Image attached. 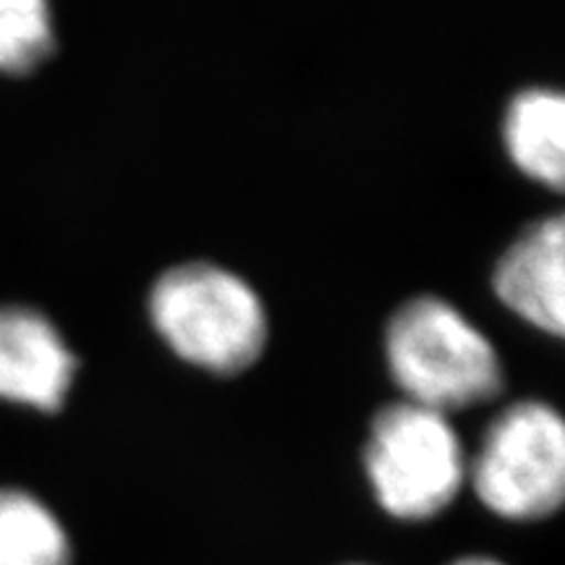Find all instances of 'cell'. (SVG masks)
<instances>
[{
	"instance_id": "obj_8",
	"label": "cell",
	"mask_w": 565,
	"mask_h": 565,
	"mask_svg": "<svg viewBox=\"0 0 565 565\" xmlns=\"http://www.w3.org/2000/svg\"><path fill=\"white\" fill-rule=\"evenodd\" d=\"M0 565H74L58 515L19 487H0Z\"/></svg>"
},
{
	"instance_id": "obj_10",
	"label": "cell",
	"mask_w": 565,
	"mask_h": 565,
	"mask_svg": "<svg viewBox=\"0 0 565 565\" xmlns=\"http://www.w3.org/2000/svg\"><path fill=\"white\" fill-rule=\"evenodd\" d=\"M448 565H505V563L498 561V557H490V555H463Z\"/></svg>"
},
{
	"instance_id": "obj_1",
	"label": "cell",
	"mask_w": 565,
	"mask_h": 565,
	"mask_svg": "<svg viewBox=\"0 0 565 565\" xmlns=\"http://www.w3.org/2000/svg\"><path fill=\"white\" fill-rule=\"evenodd\" d=\"M385 359L404 401L445 416L492 401L505 383L490 338L437 296H416L395 309Z\"/></svg>"
},
{
	"instance_id": "obj_3",
	"label": "cell",
	"mask_w": 565,
	"mask_h": 565,
	"mask_svg": "<svg viewBox=\"0 0 565 565\" xmlns=\"http://www.w3.org/2000/svg\"><path fill=\"white\" fill-rule=\"evenodd\" d=\"M466 469L461 437L445 414L398 401L372 419L364 471L380 508L393 519L440 515L466 484Z\"/></svg>"
},
{
	"instance_id": "obj_9",
	"label": "cell",
	"mask_w": 565,
	"mask_h": 565,
	"mask_svg": "<svg viewBox=\"0 0 565 565\" xmlns=\"http://www.w3.org/2000/svg\"><path fill=\"white\" fill-rule=\"evenodd\" d=\"M53 47L51 0H0V74H30Z\"/></svg>"
},
{
	"instance_id": "obj_2",
	"label": "cell",
	"mask_w": 565,
	"mask_h": 565,
	"mask_svg": "<svg viewBox=\"0 0 565 565\" xmlns=\"http://www.w3.org/2000/svg\"><path fill=\"white\" fill-rule=\"evenodd\" d=\"M147 307L175 356L215 374L249 370L270 333L257 291L242 275L212 263H186L162 273Z\"/></svg>"
},
{
	"instance_id": "obj_11",
	"label": "cell",
	"mask_w": 565,
	"mask_h": 565,
	"mask_svg": "<svg viewBox=\"0 0 565 565\" xmlns=\"http://www.w3.org/2000/svg\"><path fill=\"white\" fill-rule=\"evenodd\" d=\"M349 565H366V563H349Z\"/></svg>"
},
{
	"instance_id": "obj_5",
	"label": "cell",
	"mask_w": 565,
	"mask_h": 565,
	"mask_svg": "<svg viewBox=\"0 0 565 565\" xmlns=\"http://www.w3.org/2000/svg\"><path fill=\"white\" fill-rule=\"evenodd\" d=\"M74 377V351L45 315L21 303L0 307V401L55 414Z\"/></svg>"
},
{
	"instance_id": "obj_7",
	"label": "cell",
	"mask_w": 565,
	"mask_h": 565,
	"mask_svg": "<svg viewBox=\"0 0 565 565\" xmlns=\"http://www.w3.org/2000/svg\"><path fill=\"white\" fill-rule=\"evenodd\" d=\"M508 158L521 173L561 192L565 179V100L557 89L529 87L508 103L503 118Z\"/></svg>"
},
{
	"instance_id": "obj_6",
	"label": "cell",
	"mask_w": 565,
	"mask_h": 565,
	"mask_svg": "<svg viewBox=\"0 0 565 565\" xmlns=\"http://www.w3.org/2000/svg\"><path fill=\"white\" fill-rule=\"evenodd\" d=\"M563 238L561 215L534 223L508 246L492 275L498 299L521 320L555 338L565 330Z\"/></svg>"
},
{
	"instance_id": "obj_4",
	"label": "cell",
	"mask_w": 565,
	"mask_h": 565,
	"mask_svg": "<svg viewBox=\"0 0 565 565\" xmlns=\"http://www.w3.org/2000/svg\"><path fill=\"white\" fill-rule=\"evenodd\" d=\"M466 484L498 519L532 524L565 500V424L553 406L521 401L494 416L469 458Z\"/></svg>"
}]
</instances>
